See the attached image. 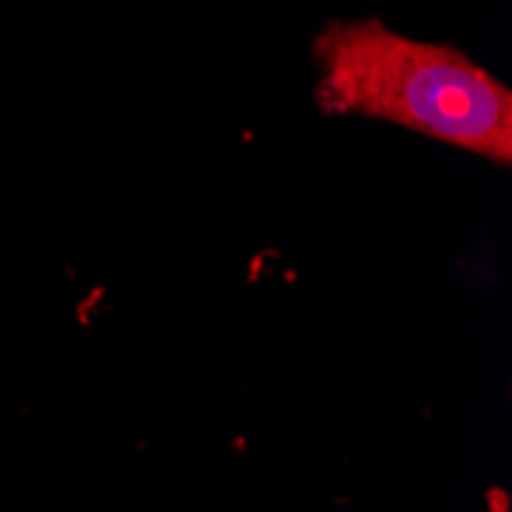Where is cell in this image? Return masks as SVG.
Wrapping results in <instances>:
<instances>
[{
    "label": "cell",
    "instance_id": "6da1fadb",
    "mask_svg": "<svg viewBox=\"0 0 512 512\" xmlns=\"http://www.w3.org/2000/svg\"><path fill=\"white\" fill-rule=\"evenodd\" d=\"M316 105L399 123L500 166L512 160V92L454 46L393 34L381 19L332 22L316 40Z\"/></svg>",
    "mask_w": 512,
    "mask_h": 512
}]
</instances>
